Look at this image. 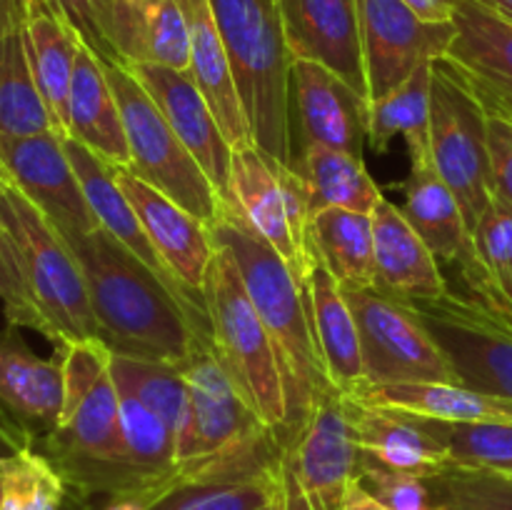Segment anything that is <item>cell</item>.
Masks as SVG:
<instances>
[{
  "mask_svg": "<svg viewBox=\"0 0 512 510\" xmlns=\"http://www.w3.org/2000/svg\"><path fill=\"white\" fill-rule=\"evenodd\" d=\"M343 293L358 323L365 383H460L415 303L378 285Z\"/></svg>",
  "mask_w": 512,
  "mask_h": 510,
  "instance_id": "cell-10",
  "label": "cell"
},
{
  "mask_svg": "<svg viewBox=\"0 0 512 510\" xmlns=\"http://www.w3.org/2000/svg\"><path fill=\"white\" fill-rule=\"evenodd\" d=\"M433 510H512V478L448 465L425 478Z\"/></svg>",
  "mask_w": 512,
  "mask_h": 510,
  "instance_id": "cell-41",
  "label": "cell"
},
{
  "mask_svg": "<svg viewBox=\"0 0 512 510\" xmlns=\"http://www.w3.org/2000/svg\"><path fill=\"white\" fill-rule=\"evenodd\" d=\"M100 510H150V508L145 503H140V500H133V498H110V503L103 505Z\"/></svg>",
  "mask_w": 512,
  "mask_h": 510,
  "instance_id": "cell-47",
  "label": "cell"
},
{
  "mask_svg": "<svg viewBox=\"0 0 512 510\" xmlns=\"http://www.w3.org/2000/svg\"><path fill=\"white\" fill-rule=\"evenodd\" d=\"M293 58L315 60L368 100L358 0H278Z\"/></svg>",
  "mask_w": 512,
  "mask_h": 510,
  "instance_id": "cell-22",
  "label": "cell"
},
{
  "mask_svg": "<svg viewBox=\"0 0 512 510\" xmlns=\"http://www.w3.org/2000/svg\"><path fill=\"white\" fill-rule=\"evenodd\" d=\"M403 213L415 233L425 240L438 263L458 265L460 278L470 295H483L488 288L478 263L473 235L465 225L458 198L448 188L430 158L410 160L408 180L403 183Z\"/></svg>",
  "mask_w": 512,
  "mask_h": 510,
  "instance_id": "cell-21",
  "label": "cell"
},
{
  "mask_svg": "<svg viewBox=\"0 0 512 510\" xmlns=\"http://www.w3.org/2000/svg\"><path fill=\"white\" fill-rule=\"evenodd\" d=\"M488 3L493 5V8H498L500 13H505L508 18H512V0H488Z\"/></svg>",
  "mask_w": 512,
  "mask_h": 510,
  "instance_id": "cell-48",
  "label": "cell"
},
{
  "mask_svg": "<svg viewBox=\"0 0 512 510\" xmlns=\"http://www.w3.org/2000/svg\"><path fill=\"white\" fill-rule=\"evenodd\" d=\"M468 388L512 400V313L453 288L415 303Z\"/></svg>",
  "mask_w": 512,
  "mask_h": 510,
  "instance_id": "cell-13",
  "label": "cell"
},
{
  "mask_svg": "<svg viewBox=\"0 0 512 510\" xmlns=\"http://www.w3.org/2000/svg\"><path fill=\"white\" fill-rule=\"evenodd\" d=\"M290 135L293 160L310 145H328L363 158L368 143V100L325 65L293 58Z\"/></svg>",
  "mask_w": 512,
  "mask_h": 510,
  "instance_id": "cell-16",
  "label": "cell"
},
{
  "mask_svg": "<svg viewBox=\"0 0 512 510\" xmlns=\"http://www.w3.org/2000/svg\"><path fill=\"white\" fill-rule=\"evenodd\" d=\"M473 245L485 280H488L485 293L475 298L485 300L493 308L510 310L505 300V288L512 280V205L508 200L493 195L473 230Z\"/></svg>",
  "mask_w": 512,
  "mask_h": 510,
  "instance_id": "cell-40",
  "label": "cell"
},
{
  "mask_svg": "<svg viewBox=\"0 0 512 510\" xmlns=\"http://www.w3.org/2000/svg\"><path fill=\"white\" fill-rule=\"evenodd\" d=\"M63 365V410L53 433L38 443L70 493L140 498L128 465L120 420V395L113 380V350L100 338L73 340L55 348Z\"/></svg>",
  "mask_w": 512,
  "mask_h": 510,
  "instance_id": "cell-3",
  "label": "cell"
},
{
  "mask_svg": "<svg viewBox=\"0 0 512 510\" xmlns=\"http://www.w3.org/2000/svg\"><path fill=\"white\" fill-rule=\"evenodd\" d=\"M448 453L450 465L512 478V423H450L423 418Z\"/></svg>",
  "mask_w": 512,
  "mask_h": 510,
  "instance_id": "cell-39",
  "label": "cell"
},
{
  "mask_svg": "<svg viewBox=\"0 0 512 510\" xmlns=\"http://www.w3.org/2000/svg\"><path fill=\"white\" fill-rule=\"evenodd\" d=\"M368 103L383 100L423 63L445 58L455 23L425 20L405 0H358Z\"/></svg>",
  "mask_w": 512,
  "mask_h": 510,
  "instance_id": "cell-14",
  "label": "cell"
},
{
  "mask_svg": "<svg viewBox=\"0 0 512 510\" xmlns=\"http://www.w3.org/2000/svg\"><path fill=\"white\" fill-rule=\"evenodd\" d=\"M448 60L490 113L512 118V18L488 0H460Z\"/></svg>",
  "mask_w": 512,
  "mask_h": 510,
  "instance_id": "cell-19",
  "label": "cell"
},
{
  "mask_svg": "<svg viewBox=\"0 0 512 510\" xmlns=\"http://www.w3.org/2000/svg\"><path fill=\"white\" fill-rule=\"evenodd\" d=\"M110 168H128L130 150L105 65L80 43L68 100V135Z\"/></svg>",
  "mask_w": 512,
  "mask_h": 510,
  "instance_id": "cell-29",
  "label": "cell"
},
{
  "mask_svg": "<svg viewBox=\"0 0 512 510\" xmlns=\"http://www.w3.org/2000/svg\"><path fill=\"white\" fill-rule=\"evenodd\" d=\"M63 410L60 355L38 358L18 328L0 330V433L15 445H35L53 433Z\"/></svg>",
  "mask_w": 512,
  "mask_h": 510,
  "instance_id": "cell-17",
  "label": "cell"
},
{
  "mask_svg": "<svg viewBox=\"0 0 512 510\" xmlns=\"http://www.w3.org/2000/svg\"><path fill=\"white\" fill-rule=\"evenodd\" d=\"M285 510H340L360 475V448L345 395L328 390L298 438L283 450Z\"/></svg>",
  "mask_w": 512,
  "mask_h": 510,
  "instance_id": "cell-11",
  "label": "cell"
},
{
  "mask_svg": "<svg viewBox=\"0 0 512 510\" xmlns=\"http://www.w3.org/2000/svg\"><path fill=\"white\" fill-rule=\"evenodd\" d=\"M430 158L448 183L473 235L493 200L488 153V110L445 58L433 60L430 83Z\"/></svg>",
  "mask_w": 512,
  "mask_h": 510,
  "instance_id": "cell-8",
  "label": "cell"
},
{
  "mask_svg": "<svg viewBox=\"0 0 512 510\" xmlns=\"http://www.w3.org/2000/svg\"><path fill=\"white\" fill-rule=\"evenodd\" d=\"M488 153L493 190L512 205V118L488 110Z\"/></svg>",
  "mask_w": 512,
  "mask_h": 510,
  "instance_id": "cell-44",
  "label": "cell"
},
{
  "mask_svg": "<svg viewBox=\"0 0 512 510\" xmlns=\"http://www.w3.org/2000/svg\"><path fill=\"white\" fill-rule=\"evenodd\" d=\"M135 78L140 80L160 113L165 115L180 143L190 150L210 183L218 188L220 198L230 195V163H233V145L220 130L208 100L203 98L188 70L163 68L153 63L130 65Z\"/></svg>",
  "mask_w": 512,
  "mask_h": 510,
  "instance_id": "cell-20",
  "label": "cell"
},
{
  "mask_svg": "<svg viewBox=\"0 0 512 510\" xmlns=\"http://www.w3.org/2000/svg\"><path fill=\"white\" fill-rule=\"evenodd\" d=\"M310 200V218L325 208H345L373 215L385 198L365 168V160L328 145H310L293 160Z\"/></svg>",
  "mask_w": 512,
  "mask_h": 510,
  "instance_id": "cell-33",
  "label": "cell"
},
{
  "mask_svg": "<svg viewBox=\"0 0 512 510\" xmlns=\"http://www.w3.org/2000/svg\"><path fill=\"white\" fill-rule=\"evenodd\" d=\"M283 495V475L218 478L185 483L150 505V510H258Z\"/></svg>",
  "mask_w": 512,
  "mask_h": 510,
  "instance_id": "cell-38",
  "label": "cell"
},
{
  "mask_svg": "<svg viewBox=\"0 0 512 510\" xmlns=\"http://www.w3.org/2000/svg\"><path fill=\"white\" fill-rule=\"evenodd\" d=\"M53 128L35 85L25 43L23 0H0V138H28Z\"/></svg>",
  "mask_w": 512,
  "mask_h": 510,
  "instance_id": "cell-30",
  "label": "cell"
},
{
  "mask_svg": "<svg viewBox=\"0 0 512 510\" xmlns=\"http://www.w3.org/2000/svg\"><path fill=\"white\" fill-rule=\"evenodd\" d=\"M25 43L35 85L60 138L68 135V100L80 38L53 0H23Z\"/></svg>",
  "mask_w": 512,
  "mask_h": 510,
  "instance_id": "cell-28",
  "label": "cell"
},
{
  "mask_svg": "<svg viewBox=\"0 0 512 510\" xmlns=\"http://www.w3.org/2000/svg\"><path fill=\"white\" fill-rule=\"evenodd\" d=\"M208 228L215 245H223L233 253L250 300L278 350L288 418L275 438L280 450H285L305 428L320 395L333 390L315 343L305 288L298 275L288 268L283 255L245 220V215L230 200L220 203L218 218Z\"/></svg>",
  "mask_w": 512,
  "mask_h": 510,
  "instance_id": "cell-2",
  "label": "cell"
},
{
  "mask_svg": "<svg viewBox=\"0 0 512 510\" xmlns=\"http://www.w3.org/2000/svg\"><path fill=\"white\" fill-rule=\"evenodd\" d=\"M375 285L410 303L435 300L450 290L438 258L415 233L403 208L383 198L373 213Z\"/></svg>",
  "mask_w": 512,
  "mask_h": 510,
  "instance_id": "cell-24",
  "label": "cell"
},
{
  "mask_svg": "<svg viewBox=\"0 0 512 510\" xmlns=\"http://www.w3.org/2000/svg\"><path fill=\"white\" fill-rule=\"evenodd\" d=\"M80 43L105 65H125L113 43L115 0H53Z\"/></svg>",
  "mask_w": 512,
  "mask_h": 510,
  "instance_id": "cell-42",
  "label": "cell"
},
{
  "mask_svg": "<svg viewBox=\"0 0 512 510\" xmlns=\"http://www.w3.org/2000/svg\"><path fill=\"white\" fill-rule=\"evenodd\" d=\"M183 8L185 23L190 33V68L195 85L203 98L208 100L220 130L228 143L245 145L253 143L248 118H245L243 103H240L238 85H235L233 68H230L228 50L220 38L218 23H215L210 0H178Z\"/></svg>",
  "mask_w": 512,
  "mask_h": 510,
  "instance_id": "cell-27",
  "label": "cell"
},
{
  "mask_svg": "<svg viewBox=\"0 0 512 510\" xmlns=\"http://www.w3.org/2000/svg\"><path fill=\"white\" fill-rule=\"evenodd\" d=\"M430 83L433 63H423L400 88L368 103V145L375 153L385 155L403 135L410 160L430 158Z\"/></svg>",
  "mask_w": 512,
  "mask_h": 510,
  "instance_id": "cell-35",
  "label": "cell"
},
{
  "mask_svg": "<svg viewBox=\"0 0 512 510\" xmlns=\"http://www.w3.org/2000/svg\"><path fill=\"white\" fill-rule=\"evenodd\" d=\"M505 300H508L510 310H512V280L508 283V288H505Z\"/></svg>",
  "mask_w": 512,
  "mask_h": 510,
  "instance_id": "cell-51",
  "label": "cell"
},
{
  "mask_svg": "<svg viewBox=\"0 0 512 510\" xmlns=\"http://www.w3.org/2000/svg\"><path fill=\"white\" fill-rule=\"evenodd\" d=\"M180 368L188 383V408L178 430V485H183L243 448L268 425L238 393L210 338L200 340Z\"/></svg>",
  "mask_w": 512,
  "mask_h": 510,
  "instance_id": "cell-9",
  "label": "cell"
},
{
  "mask_svg": "<svg viewBox=\"0 0 512 510\" xmlns=\"http://www.w3.org/2000/svg\"><path fill=\"white\" fill-rule=\"evenodd\" d=\"M348 398L450 423H512V400L463 383H363Z\"/></svg>",
  "mask_w": 512,
  "mask_h": 510,
  "instance_id": "cell-32",
  "label": "cell"
},
{
  "mask_svg": "<svg viewBox=\"0 0 512 510\" xmlns=\"http://www.w3.org/2000/svg\"><path fill=\"white\" fill-rule=\"evenodd\" d=\"M420 18L435 20V23H448L453 20L455 8L460 0H405Z\"/></svg>",
  "mask_w": 512,
  "mask_h": 510,
  "instance_id": "cell-45",
  "label": "cell"
},
{
  "mask_svg": "<svg viewBox=\"0 0 512 510\" xmlns=\"http://www.w3.org/2000/svg\"><path fill=\"white\" fill-rule=\"evenodd\" d=\"M68 495L60 470L35 445L0 458V510H63Z\"/></svg>",
  "mask_w": 512,
  "mask_h": 510,
  "instance_id": "cell-36",
  "label": "cell"
},
{
  "mask_svg": "<svg viewBox=\"0 0 512 510\" xmlns=\"http://www.w3.org/2000/svg\"><path fill=\"white\" fill-rule=\"evenodd\" d=\"M110 368H113L115 388L135 395L178 433L188 408V383L178 363L113 353Z\"/></svg>",
  "mask_w": 512,
  "mask_h": 510,
  "instance_id": "cell-37",
  "label": "cell"
},
{
  "mask_svg": "<svg viewBox=\"0 0 512 510\" xmlns=\"http://www.w3.org/2000/svg\"><path fill=\"white\" fill-rule=\"evenodd\" d=\"M0 170L68 245L100 228L55 130L28 138H0Z\"/></svg>",
  "mask_w": 512,
  "mask_h": 510,
  "instance_id": "cell-15",
  "label": "cell"
},
{
  "mask_svg": "<svg viewBox=\"0 0 512 510\" xmlns=\"http://www.w3.org/2000/svg\"><path fill=\"white\" fill-rule=\"evenodd\" d=\"M113 173L170 273L185 288L203 293L210 260L218 250L208 225L153 185L143 183L133 170L113 168Z\"/></svg>",
  "mask_w": 512,
  "mask_h": 510,
  "instance_id": "cell-23",
  "label": "cell"
},
{
  "mask_svg": "<svg viewBox=\"0 0 512 510\" xmlns=\"http://www.w3.org/2000/svg\"><path fill=\"white\" fill-rule=\"evenodd\" d=\"M10 450H15V445H13V443H10V440H8V438H5V435H3V433H0V458H3V455H5V453H10Z\"/></svg>",
  "mask_w": 512,
  "mask_h": 510,
  "instance_id": "cell-49",
  "label": "cell"
},
{
  "mask_svg": "<svg viewBox=\"0 0 512 510\" xmlns=\"http://www.w3.org/2000/svg\"><path fill=\"white\" fill-rule=\"evenodd\" d=\"M63 145L70 163H73L75 175H78L80 185H83L85 200H88L90 210H93L100 228H103L110 238L118 240L130 255H135V258H138L140 263H143L145 268H148L150 273H153L155 278L180 300V305H183V308L210 333V315L205 295L185 288V285L170 273L168 265L163 263V258H160L158 250H155L153 240L145 233L135 208L130 205V200L125 198L123 190H120L113 168H110L108 163H103L93 150H88L83 143H78V140L63 138Z\"/></svg>",
  "mask_w": 512,
  "mask_h": 510,
  "instance_id": "cell-18",
  "label": "cell"
},
{
  "mask_svg": "<svg viewBox=\"0 0 512 510\" xmlns=\"http://www.w3.org/2000/svg\"><path fill=\"white\" fill-rule=\"evenodd\" d=\"M83 268L98 338L130 358L185 363L213 335L103 228L70 245Z\"/></svg>",
  "mask_w": 512,
  "mask_h": 510,
  "instance_id": "cell-4",
  "label": "cell"
},
{
  "mask_svg": "<svg viewBox=\"0 0 512 510\" xmlns=\"http://www.w3.org/2000/svg\"><path fill=\"white\" fill-rule=\"evenodd\" d=\"M310 245L343 288L375 285L373 215L325 208L310 218Z\"/></svg>",
  "mask_w": 512,
  "mask_h": 510,
  "instance_id": "cell-34",
  "label": "cell"
},
{
  "mask_svg": "<svg viewBox=\"0 0 512 510\" xmlns=\"http://www.w3.org/2000/svg\"><path fill=\"white\" fill-rule=\"evenodd\" d=\"M258 510H285V498L280 495V498H275L273 503H268L265 508H258Z\"/></svg>",
  "mask_w": 512,
  "mask_h": 510,
  "instance_id": "cell-50",
  "label": "cell"
},
{
  "mask_svg": "<svg viewBox=\"0 0 512 510\" xmlns=\"http://www.w3.org/2000/svg\"><path fill=\"white\" fill-rule=\"evenodd\" d=\"M228 200L283 255L288 268L303 283L313 245L310 200L300 175L290 165L270 158L255 143L235 145Z\"/></svg>",
  "mask_w": 512,
  "mask_h": 510,
  "instance_id": "cell-12",
  "label": "cell"
},
{
  "mask_svg": "<svg viewBox=\"0 0 512 510\" xmlns=\"http://www.w3.org/2000/svg\"><path fill=\"white\" fill-rule=\"evenodd\" d=\"M340 510H385V508L368 493V490L363 488V485L355 483L353 488H350V493L345 495Z\"/></svg>",
  "mask_w": 512,
  "mask_h": 510,
  "instance_id": "cell-46",
  "label": "cell"
},
{
  "mask_svg": "<svg viewBox=\"0 0 512 510\" xmlns=\"http://www.w3.org/2000/svg\"><path fill=\"white\" fill-rule=\"evenodd\" d=\"M303 288L325 375L338 393L353 395L365 383L358 323L343 293V285L325 268L315 248Z\"/></svg>",
  "mask_w": 512,
  "mask_h": 510,
  "instance_id": "cell-25",
  "label": "cell"
},
{
  "mask_svg": "<svg viewBox=\"0 0 512 510\" xmlns=\"http://www.w3.org/2000/svg\"><path fill=\"white\" fill-rule=\"evenodd\" d=\"M215 353L255 415L273 433L288 418L278 350L250 300L233 253L218 245L203 285Z\"/></svg>",
  "mask_w": 512,
  "mask_h": 510,
  "instance_id": "cell-6",
  "label": "cell"
},
{
  "mask_svg": "<svg viewBox=\"0 0 512 510\" xmlns=\"http://www.w3.org/2000/svg\"><path fill=\"white\" fill-rule=\"evenodd\" d=\"M105 73L118 100L125 138H128V170H133L143 183L168 195L205 225L213 223L223 198L198 160L173 133L148 90L125 65H110Z\"/></svg>",
  "mask_w": 512,
  "mask_h": 510,
  "instance_id": "cell-7",
  "label": "cell"
},
{
  "mask_svg": "<svg viewBox=\"0 0 512 510\" xmlns=\"http://www.w3.org/2000/svg\"><path fill=\"white\" fill-rule=\"evenodd\" d=\"M113 43L125 68H190V33L178 0H115Z\"/></svg>",
  "mask_w": 512,
  "mask_h": 510,
  "instance_id": "cell-31",
  "label": "cell"
},
{
  "mask_svg": "<svg viewBox=\"0 0 512 510\" xmlns=\"http://www.w3.org/2000/svg\"><path fill=\"white\" fill-rule=\"evenodd\" d=\"M253 143L293 165L290 65L278 0H210Z\"/></svg>",
  "mask_w": 512,
  "mask_h": 510,
  "instance_id": "cell-5",
  "label": "cell"
},
{
  "mask_svg": "<svg viewBox=\"0 0 512 510\" xmlns=\"http://www.w3.org/2000/svg\"><path fill=\"white\" fill-rule=\"evenodd\" d=\"M358 483L383 505L385 510H433L428 485L418 475L393 470L360 453Z\"/></svg>",
  "mask_w": 512,
  "mask_h": 510,
  "instance_id": "cell-43",
  "label": "cell"
},
{
  "mask_svg": "<svg viewBox=\"0 0 512 510\" xmlns=\"http://www.w3.org/2000/svg\"><path fill=\"white\" fill-rule=\"evenodd\" d=\"M0 303L10 328L35 330L55 348L98 338L78 258L8 180L0 190Z\"/></svg>",
  "mask_w": 512,
  "mask_h": 510,
  "instance_id": "cell-1",
  "label": "cell"
},
{
  "mask_svg": "<svg viewBox=\"0 0 512 510\" xmlns=\"http://www.w3.org/2000/svg\"><path fill=\"white\" fill-rule=\"evenodd\" d=\"M5 188V175H3V170H0V190Z\"/></svg>",
  "mask_w": 512,
  "mask_h": 510,
  "instance_id": "cell-52",
  "label": "cell"
},
{
  "mask_svg": "<svg viewBox=\"0 0 512 510\" xmlns=\"http://www.w3.org/2000/svg\"><path fill=\"white\" fill-rule=\"evenodd\" d=\"M345 405H348V418L360 453L368 458L393 470L418 475L423 480L438 475L450 465L448 453L435 440V435H430L420 415L378 408V405L360 403L348 395H345Z\"/></svg>",
  "mask_w": 512,
  "mask_h": 510,
  "instance_id": "cell-26",
  "label": "cell"
}]
</instances>
